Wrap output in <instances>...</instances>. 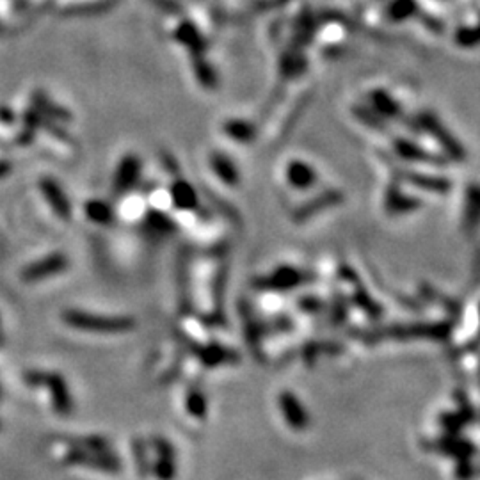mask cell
Instances as JSON below:
<instances>
[{"mask_svg": "<svg viewBox=\"0 0 480 480\" xmlns=\"http://www.w3.org/2000/svg\"><path fill=\"white\" fill-rule=\"evenodd\" d=\"M63 319L71 327L82 329L85 333L123 334L135 327V320L130 316L95 315V313L80 311V309H68V311H64Z\"/></svg>", "mask_w": 480, "mask_h": 480, "instance_id": "cell-1", "label": "cell"}, {"mask_svg": "<svg viewBox=\"0 0 480 480\" xmlns=\"http://www.w3.org/2000/svg\"><path fill=\"white\" fill-rule=\"evenodd\" d=\"M71 464H82L87 468L103 469V471L116 473L121 469V462L117 461L116 455H112L107 450H100V448H89V447H78L75 444V450L68 454Z\"/></svg>", "mask_w": 480, "mask_h": 480, "instance_id": "cell-2", "label": "cell"}, {"mask_svg": "<svg viewBox=\"0 0 480 480\" xmlns=\"http://www.w3.org/2000/svg\"><path fill=\"white\" fill-rule=\"evenodd\" d=\"M27 380L31 384H45V386L48 388L50 395H52V400H53L52 404H53V407H55L57 412H60V415H66V412L71 411V405H73V402H71L70 390H68V386H66V383H64L63 377L57 375V373L34 372V373H28Z\"/></svg>", "mask_w": 480, "mask_h": 480, "instance_id": "cell-3", "label": "cell"}, {"mask_svg": "<svg viewBox=\"0 0 480 480\" xmlns=\"http://www.w3.org/2000/svg\"><path fill=\"white\" fill-rule=\"evenodd\" d=\"M277 407L279 412L283 415L284 423L290 427L295 432H302V430L308 429L309 425V415L306 411L304 404L301 402V398L294 393V391H281L277 395Z\"/></svg>", "mask_w": 480, "mask_h": 480, "instance_id": "cell-4", "label": "cell"}, {"mask_svg": "<svg viewBox=\"0 0 480 480\" xmlns=\"http://www.w3.org/2000/svg\"><path fill=\"white\" fill-rule=\"evenodd\" d=\"M153 452L155 459L151 462V471L156 480H174L176 479V454L174 448L166 437H153Z\"/></svg>", "mask_w": 480, "mask_h": 480, "instance_id": "cell-5", "label": "cell"}, {"mask_svg": "<svg viewBox=\"0 0 480 480\" xmlns=\"http://www.w3.org/2000/svg\"><path fill=\"white\" fill-rule=\"evenodd\" d=\"M284 180L294 191H309L316 183L319 176L311 164L301 159H292L284 167Z\"/></svg>", "mask_w": 480, "mask_h": 480, "instance_id": "cell-6", "label": "cell"}, {"mask_svg": "<svg viewBox=\"0 0 480 480\" xmlns=\"http://www.w3.org/2000/svg\"><path fill=\"white\" fill-rule=\"evenodd\" d=\"M167 199H169V205L174 206L180 212H194L199 208V198L198 192L194 191L191 183L187 180H176L169 185L167 188Z\"/></svg>", "mask_w": 480, "mask_h": 480, "instance_id": "cell-7", "label": "cell"}, {"mask_svg": "<svg viewBox=\"0 0 480 480\" xmlns=\"http://www.w3.org/2000/svg\"><path fill=\"white\" fill-rule=\"evenodd\" d=\"M139 176H141V159H137L135 155L123 156L119 166H117L114 187H116L117 192L132 191L134 185L137 183Z\"/></svg>", "mask_w": 480, "mask_h": 480, "instance_id": "cell-8", "label": "cell"}, {"mask_svg": "<svg viewBox=\"0 0 480 480\" xmlns=\"http://www.w3.org/2000/svg\"><path fill=\"white\" fill-rule=\"evenodd\" d=\"M68 262L63 255L55 252V255H50L46 258L39 260V262L32 263L27 269L23 270V279L27 281H38L45 279V277L53 276V274L60 272L63 269H66Z\"/></svg>", "mask_w": 480, "mask_h": 480, "instance_id": "cell-9", "label": "cell"}, {"mask_svg": "<svg viewBox=\"0 0 480 480\" xmlns=\"http://www.w3.org/2000/svg\"><path fill=\"white\" fill-rule=\"evenodd\" d=\"M208 166L224 185L235 187V185L240 183V171L226 153H212L208 159Z\"/></svg>", "mask_w": 480, "mask_h": 480, "instance_id": "cell-10", "label": "cell"}, {"mask_svg": "<svg viewBox=\"0 0 480 480\" xmlns=\"http://www.w3.org/2000/svg\"><path fill=\"white\" fill-rule=\"evenodd\" d=\"M302 283V272L295 267L283 265L277 267L274 272H270L269 277H265L263 287H269V290H290V288L297 287Z\"/></svg>", "mask_w": 480, "mask_h": 480, "instance_id": "cell-11", "label": "cell"}, {"mask_svg": "<svg viewBox=\"0 0 480 480\" xmlns=\"http://www.w3.org/2000/svg\"><path fill=\"white\" fill-rule=\"evenodd\" d=\"M420 121H422V127L425 128V130L429 132L434 139H439V144L443 146L444 149H448V151L455 156L462 155V149H461V146H459V142L455 141V139L452 137V135L448 134L443 127H441V123L436 119V117L430 116V114H422Z\"/></svg>", "mask_w": 480, "mask_h": 480, "instance_id": "cell-12", "label": "cell"}, {"mask_svg": "<svg viewBox=\"0 0 480 480\" xmlns=\"http://www.w3.org/2000/svg\"><path fill=\"white\" fill-rule=\"evenodd\" d=\"M370 105H372L373 114L380 116L383 119H397V116L400 114L397 100H393V96L383 89H377L370 95Z\"/></svg>", "mask_w": 480, "mask_h": 480, "instance_id": "cell-13", "label": "cell"}, {"mask_svg": "<svg viewBox=\"0 0 480 480\" xmlns=\"http://www.w3.org/2000/svg\"><path fill=\"white\" fill-rule=\"evenodd\" d=\"M41 191L43 194H45V198L48 199L50 205H52V208L55 210L63 219H70L71 206L70 201L66 199V196H64L63 188H60L53 180H43Z\"/></svg>", "mask_w": 480, "mask_h": 480, "instance_id": "cell-14", "label": "cell"}, {"mask_svg": "<svg viewBox=\"0 0 480 480\" xmlns=\"http://www.w3.org/2000/svg\"><path fill=\"white\" fill-rule=\"evenodd\" d=\"M223 134L235 142H251L255 139V127L245 119H228L223 123Z\"/></svg>", "mask_w": 480, "mask_h": 480, "instance_id": "cell-15", "label": "cell"}, {"mask_svg": "<svg viewBox=\"0 0 480 480\" xmlns=\"http://www.w3.org/2000/svg\"><path fill=\"white\" fill-rule=\"evenodd\" d=\"M185 411L194 420H205L208 415V402H206L205 393L198 388L191 390L185 397Z\"/></svg>", "mask_w": 480, "mask_h": 480, "instance_id": "cell-16", "label": "cell"}, {"mask_svg": "<svg viewBox=\"0 0 480 480\" xmlns=\"http://www.w3.org/2000/svg\"><path fill=\"white\" fill-rule=\"evenodd\" d=\"M85 215L89 220L96 224H109L114 219V210L112 206L107 205L105 201H100V199H91L85 205Z\"/></svg>", "mask_w": 480, "mask_h": 480, "instance_id": "cell-17", "label": "cell"}, {"mask_svg": "<svg viewBox=\"0 0 480 480\" xmlns=\"http://www.w3.org/2000/svg\"><path fill=\"white\" fill-rule=\"evenodd\" d=\"M230 359H233V352L228 351L226 347H219V345H210L208 348L201 352V361L206 366H217L224 365Z\"/></svg>", "mask_w": 480, "mask_h": 480, "instance_id": "cell-18", "label": "cell"}, {"mask_svg": "<svg viewBox=\"0 0 480 480\" xmlns=\"http://www.w3.org/2000/svg\"><path fill=\"white\" fill-rule=\"evenodd\" d=\"M386 206L391 212H411V210L418 208V199L407 198V196H400L398 192L391 191L390 196L386 198Z\"/></svg>", "mask_w": 480, "mask_h": 480, "instance_id": "cell-19", "label": "cell"}, {"mask_svg": "<svg viewBox=\"0 0 480 480\" xmlns=\"http://www.w3.org/2000/svg\"><path fill=\"white\" fill-rule=\"evenodd\" d=\"M7 169H9V167H7L6 164H0V176H2V174H6Z\"/></svg>", "mask_w": 480, "mask_h": 480, "instance_id": "cell-20", "label": "cell"}]
</instances>
